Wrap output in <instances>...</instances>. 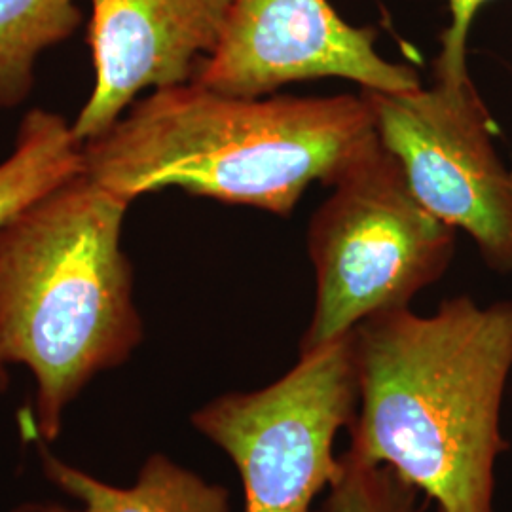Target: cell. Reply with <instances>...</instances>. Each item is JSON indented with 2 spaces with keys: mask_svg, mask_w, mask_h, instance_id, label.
Masks as SVG:
<instances>
[{
  "mask_svg": "<svg viewBox=\"0 0 512 512\" xmlns=\"http://www.w3.org/2000/svg\"><path fill=\"white\" fill-rule=\"evenodd\" d=\"M361 95L418 202L473 239L488 268L511 274L512 169L495 150L494 120L473 78Z\"/></svg>",
  "mask_w": 512,
  "mask_h": 512,
  "instance_id": "8992f818",
  "label": "cell"
},
{
  "mask_svg": "<svg viewBox=\"0 0 512 512\" xmlns=\"http://www.w3.org/2000/svg\"><path fill=\"white\" fill-rule=\"evenodd\" d=\"M8 512H80V509H71L55 501H25Z\"/></svg>",
  "mask_w": 512,
  "mask_h": 512,
  "instance_id": "5bb4252c",
  "label": "cell"
},
{
  "mask_svg": "<svg viewBox=\"0 0 512 512\" xmlns=\"http://www.w3.org/2000/svg\"><path fill=\"white\" fill-rule=\"evenodd\" d=\"M82 171V143L73 126L50 110H31L12 154L0 164V226Z\"/></svg>",
  "mask_w": 512,
  "mask_h": 512,
  "instance_id": "30bf717a",
  "label": "cell"
},
{
  "mask_svg": "<svg viewBox=\"0 0 512 512\" xmlns=\"http://www.w3.org/2000/svg\"><path fill=\"white\" fill-rule=\"evenodd\" d=\"M332 188L308 230L315 308L300 353L348 334L372 315L408 308L439 281L456 251V230L418 202L382 143Z\"/></svg>",
  "mask_w": 512,
  "mask_h": 512,
  "instance_id": "277c9868",
  "label": "cell"
},
{
  "mask_svg": "<svg viewBox=\"0 0 512 512\" xmlns=\"http://www.w3.org/2000/svg\"><path fill=\"white\" fill-rule=\"evenodd\" d=\"M374 42L372 27L349 25L329 0H232L219 46L194 82L234 97L327 76L374 92L420 88L416 69L387 61Z\"/></svg>",
  "mask_w": 512,
  "mask_h": 512,
  "instance_id": "52a82bcc",
  "label": "cell"
},
{
  "mask_svg": "<svg viewBox=\"0 0 512 512\" xmlns=\"http://www.w3.org/2000/svg\"><path fill=\"white\" fill-rule=\"evenodd\" d=\"M440 512V511H439Z\"/></svg>",
  "mask_w": 512,
  "mask_h": 512,
  "instance_id": "2e32d148",
  "label": "cell"
},
{
  "mask_svg": "<svg viewBox=\"0 0 512 512\" xmlns=\"http://www.w3.org/2000/svg\"><path fill=\"white\" fill-rule=\"evenodd\" d=\"M8 387V368L0 366V393Z\"/></svg>",
  "mask_w": 512,
  "mask_h": 512,
  "instance_id": "9a60e30c",
  "label": "cell"
},
{
  "mask_svg": "<svg viewBox=\"0 0 512 512\" xmlns=\"http://www.w3.org/2000/svg\"><path fill=\"white\" fill-rule=\"evenodd\" d=\"M129 203L82 171L0 226V366L35 378L33 439H59L71 404L143 342Z\"/></svg>",
  "mask_w": 512,
  "mask_h": 512,
  "instance_id": "3957f363",
  "label": "cell"
},
{
  "mask_svg": "<svg viewBox=\"0 0 512 512\" xmlns=\"http://www.w3.org/2000/svg\"><path fill=\"white\" fill-rule=\"evenodd\" d=\"M359 408L355 329L300 353L274 384L200 406L192 427L236 465L245 512H313L336 482L334 442Z\"/></svg>",
  "mask_w": 512,
  "mask_h": 512,
  "instance_id": "5b68a950",
  "label": "cell"
},
{
  "mask_svg": "<svg viewBox=\"0 0 512 512\" xmlns=\"http://www.w3.org/2000/svg\"><path fill=\"white\" fill-rule=\"evenodd\" d=\"M380 143L363 95L234 97L198 82L150 92L82 145L84 173L133 202L165 188L289 217Z\"/></svg>",
  "mask_w": 512,
  "mask_h": 512,
  "instance_id": "7a4b0ae2",
  "label": "cell"
},
{
  "mask_svg": "<svg viewBox=\"0 0 512 512\" xmlns=\"http://www.w3.org/2000/svg\"><path fill=\"white\" fill-rule=\"evenodd\" d=\"M80 23L76 0H0V109L27 99L38 55L71 37Z\"/></svg>",
  "mask_w": 512,
  "mask_h": 512,
  "instance_id": "8fae6325",
  "label": "cell"
},
{
  "mask_svg": "<svg viewBox=\"0 0 512 512\" xmlns=\"http://www.w3.org/2000/svg\"><path fill=\"white\" fill-rule=\"evenodd\" d=\"M44 478L78 503L80 512H230L224 486L205 480L165 454H152L131 486H114L80 469L35 439Z\"/></svg>",
  "mask_w": 512,
  "mask_h": 512,
  "instance_id": "9c48e42d",
  "label": "cell"
},
{
  "mask_svg": "<svg viewBox=\"0 0 512 512\" xmlns=\"http://www.w3.org/2000/svg\"><path fill=\"white\" fill-rule=\"evenodd\" d=\"M359 408L344 456L384 465L440 512H494L507 450L512 300H444L433 315L385 311L355 327Z\"/></svg>",
  "mask_w": 512,
  "mask_h": 512,
  "instance_id": "6da1fadb",
  "label": "cell"
},
{
  "mask_svg": "<svg viewBox=\"0 0 512 512\" xmlns=\"http://www.w3.org/2000/svg\"><path fill=\"white\" fill-rule=\"evenodd\" d=\"M342 473L329 488L323 512H423L420 490L384 465L340 456Z\"/></svg>",
  "mask_w": 512,
  "mask_h": 512,
  "instance_id": "7c38bea8",
  "label": "cell"
},
{
  "mask_svg": "<svg viewBox=\"0 0 512 512\" xmlns=\"http://www.w3.org/2000/svg\"><path fill=\"white\" fill-rule=\"evenodd\" d=\"M95 84L73 124L84 145L107 133L143 92L194 82L219 46L232 0H90Z\"/></svg>",
  "mask_w": 512,
  "mask_h": 512,
  "instance_id": "ba28073f",
  "label": "cell"
},
{
  "mask_svg": "<svg viewBox=\"0 0 512 512\" xmlns=\"http://www.w3.org/2000/svg\"><path fill=\"white\" fill-rule=\"evenodd\" d=\"M450 25L440 35V52L433 63L435 82L461 84L471 80L467 69V38L478 10L488 0H446Z\"/></svg>",
  "mask_w": 512,
  "mask_h": 512,
  "instance_id": "4fadbf2b",
  "label": "cell"
}]
</instances>
